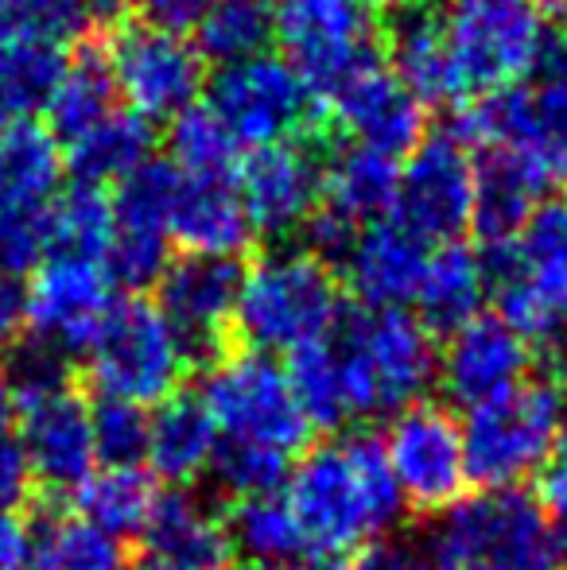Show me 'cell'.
Listing matches in <instances>:
<instances>
[{
  "mask_svg": "<svg viewBox=\"0 0 567 570\" xmlns=\"http://www.w3.org/2000/svg\"><path fill=\"white\" fill-rule=\"evenodd\" d=\"M31 528L20 512H0V570H28Z\"/></svg>",
  "mask_w": 567,
  "mask_h": 570,
  "instance_id": "cell-48",
  "label": "cell"
},
{
  "mask_svg": "<svg viewBox=\"0 0 567 570\" xmlns=\"http://www.w3.org/2000/svg\"><path fill=\"white\" fill-rule=\"evenodd\" d=\"M16 420H20V446L36 473V485L51 493H75L94 470V428L90 404L70 384L16 396Z\"/></svg>",
  "mask_w": 567,
  "mask_h": 570,
  "instance_id": "cell-18",
  "label": "cell"
},
{
  "mask_svg": "<svg viewBox=\"0 0 567 570\" xmlns=\"http://www.w3.org/2000/svg\"><path fill=\"white\" fill-rule=\"evenodd\" d=\"M393 214L424 245H454L475 226V148L459 128L431 132L409 151Z\"/></svg>",
  "mask_w": 567,
  "mask_h": 570,
  "instance_id": "cell-13",
  "label": "cell"
},
{
  "mask_svg": "<svg viewBox=\"0 0 567 570\" xmlns=\"http://www.w3.org/2000/svg\"><path fill=\"white\" fill-rule=\"evenodd\" d=\"M114 240V210L101 187L70 183L51 203V245L47 256H78V261H101L109 256Z\"/></svg>",
  "mask_w": 567,
  "mask_h": 570,
  "instance_id": "cell-40",
  "label": "cell"
},
{
  "mask_svg": "<svg viewBox=\"0 0 567 570\" xmlns=\"http://www.w3.org/2000/svg\"><path fill=\"white\" fill-rule=\"evenodd\" d=\"M334 120L346 128L350 144L378 148L385 156H409L424 140V106L420 98L393 75L389 67L373 62L358 78H350L334 98H326Z\"/></svg>",
  "mask_w": 567,
  "mask_h": 570,
  "instance_id": "cell-22",
  "label": "cell"
},
{
  "mask_svg": "<svg viewBox=\"0 0 567 570\" xmlns=\"http://www.w3.org/2000/svg\"><path fill=\"white\" fill-rule=\"evenodd\" d=\"M339 318V279L307 248H276L245 268L234 331L253 353L295 357L331 338Z\"/></svg>",
  "mask_w": 567,
  "mask_h": 570,
  "instance_id": "cell-3",
  "label": "cell"
},
{
  "mask_svg": "<svg viewBox=\"0 0 567 570\" xmlns=\"http://www.w3.org/2000/svg\"><path fill=\"white\" fill-rule=\"evenodd\" d=\"M167 151L183 179H234L242 144L211 106H190L167 128Z\"/></svg>",
  "mask_w": 567,
  "mask_h": 570,
  "instance_id": "cell-39",
  "label": "cell"
},
{
  "mask_svg": "<svg viewBox=\"0 0 567 570\" xmlns=\"http://www.w3.org/2000/svg\"><path fill=\"white\" fill-rule=\"evenodd\" d=\"M16 420V392L8 384L4 368H0V431H8V423Z\"/></svg>",
  "mask_w": 567,
  "mask_h": 570,
  "instance_id": "cell-51",
  "label": "cell"
},
{
  "mask_svg": "<svg viewBox=\"0 0 567 570\" xmlns=\"http://www.w3.org/2000/svg\"><path fill=\"white\" fill-rule=\"evenodd\" d=\"M211 0H140V12H144V23L151 28H164V31H187L198 23L203 8Z\"/></svg>",
  "mask_w": 567,
  "mask_h": 570,
  "instance_id": "cell-47",
  "label": "cell"
},
{
  "mask_svg": "<svg viewBox=\"0 0 567 570\" xmlns=\"http://www.w3.org/2000/svg\"><path fill=\"white\" fill-rule=\"evenodd\" d=\"M287 509L311 559L350 563L378 548L404 512L401 489L373 431L350 428L326 443H311L287 473Z\"/></svg>",
  "mask_w": 567,
  "mask_h": 570,
  "instance_id": "cell-2",
  "label": "cell"
},
{
  "mask_svg": "<svg viewBox=\"0 0 567 570\" xmlns=\"http://www.w3.org/2000/svg\"><path fill=\"white\" fill-rule=\"evenodd\" d=\"M234 179L253 233L265 237L284 240L303 233L323 206V159L303 140L250 151V159L237 164Z\"/></svg>",
  "mask_w": 567,
  "mask_h": 570,
  "instance_id": "cell-19",
  "label": "cell"
},
{
  "mask_svg": "<svg viewBox=\"0 0 567 570\" xmlns=\"http://www.w3.org/2000/svg\"><path fill=\"white\" fill-rule=\"evenodd\" d=\"M553 179L525 156L506 148L475 151V229L486 248L509 245L553 198Z\"/></svg>",
  "mask_w": 567,
  "mask_h": 570,
  "instance_id": "cell-24",
  "label": "cell"
},
{
  "mask_svg": "<svg viewBox=\"0 0 567 570\" xmlns=\"http://www.w3.org/2000/svg\"><path fill=\"white\" fill-rule=\"evenodd\" d=\"M397 187L401 164L378 148L346 144L323 164V210L339 214L358 229L385 222V214L397 206Z\"/></svg>",
  "mask_w": 567,
  "mask_h": 570,
  "instance_id": "cell-28",
  "label": "cell"
},
{
  "mask_svg": "<svg viewBox=\"0 0 567 570\" xmlns=\"http://www.w3.org/2000/svg\"><path fill=\"white\" fill-rule=\"evenodd\" d=\"M62 67V47L0 36V128L28 125L39 109H47Z\"/></svg>",
  "mask_w": 567,
  "mask_h": 570,
  "instance_id": "cell-34",
  "label": "cell"
},
{
  "mask_svg": "<svg viewBox=\"0 0 567 570\" xmlns=\"http://www.w3.org/2000/svg\"><path fill=\"white\" fill-rule=\"evenodd\" d=\"M428 245L401 222H373L354 237L342 272L365 311H404L428 268Z\"/></svg>",
  "mask_w": 567,
  "mask_h": 570,
  "instance_id": "cell-23",
  "label": "cell"
},
{
  "mask_svg": "<svg viewBox=\"0 0 567 570\" xmlns=\"http://www.w3.org/2000/svg\"><path fill=\"white\" fill-rule=\"evenodd\" d=\"M36 493V473L12 431H0V512H16Z\"/></svg>",
  "mask_w": 567,
  "mask_h": 570,
  "instance_id": "cell-45",
  "label": "cell"
},
{
  "mask_svg": "<svg viewBox=\"0 0 567 570\" xmlns=\"http://www.w3.org/2000/svg\"><path fill=\"white\" fill-rule=\"evenodd\" d=\"M82 357L86 384L98 392V400H121L137 407H159L167 396H175L183 373L190 368L179 334L148 299L117 303Z\"/></svg>",
  "mask_w": 567,
  "mask_h": 570,
  "instance_id": "cell-9",
  "label": "cell"
},
{
  "mask_svg": "<svg viewBox=\"0 0 567 570\" xmlns=\"http://www.w3.org/2000/svg\"><path fill=\"white\" fill-rule=\"evenodd\" d=\"M179 187V171L164 159H148L133 175L117 183L109 198L114 210V240H109L106 268L114 284L148 287L159 284L172 245V203Z\"/></svg>",
  "mask_w": 567,
  "mask_h": 570,
  "instance_id": "cell-16",
  "label": "cell"
},
{
  "mask_svg": "<svg viewBox=\"0 0 567 570\" xmlns=\"http://www.w3.org/2000/svg\"><path fill=\"white\" fill-rule=\"evenodd\" d=\"M381 446L404 509L439 517L462 501L470 478L462 458V431L447 407L424 400L404 407L401 415H393Z\"/></svg>",
  "mask_w": 567,
  "mask_h": 570,
  "instance_id": "cell-14",
  "label": "cell"
},
{
  "mask_svg": "<svg viewBox=\"0 0 567 570\" xmlns=\"http://www.w3.org/2000/svg\"><path fill=\"white\" fill-rule=\"evenodd\" d=\"M439 23L470 101L532 78L553 43L540 0H451Z\"/></svg>",
  "mask_w": 567,
  "mask_h": 570,
  "instance_id": "cell-5",
  "label": "cell"
},
{
  "mask_svg": "<svg viewBox=\"0 0 567 570\" xmlns=\"http://www.w3.org/2000/svg\"><path fill=\"white\" fill-rule=\"evenodd\" d=\"M156 501H159V489L144 470H109V465H98L75 489L78 520L114 535V540L144 535Z\"/></svg>",
  "mask_w": 567,
  "mask_h": 570,
  "instance_id": "cell-32",
  "label": "cell"
},
{
  "mask_svg": "<svg viewBox=\"0 0 567 570\" xmlns=\"http://www.w3.org/2000/svg\"><path fill=\"white\" fill-rule=\"evenodd\" d=\"M315 94L284 55H253L218 67L211 82V109L242 148H273L311 132Z\"/></svg>",
  "mask_w": 567,
  "mask_h": 570,
  "instance_id": "cell-11",
  "label": "cell"
},
{
  "mask_svg": "<svg viewBox=\"0 0 567 570\" xmlns=\"http://www.w3.org/2000/svg\"><path fill=\"white\" fill-rule=\"evenodd\" d=\"M567 428V392L556 381H525L470 407L462 423L467 478L482 489H517L540 473Z\"/></svg>",
  "mask_w": 567,
  "mask_h": 570,
  "instance_id": "cell-7",
  "label": "cell"
},
{
  "mask_svg": "<svg viewBox=\"0 0 567 570\" xmlns=\"http://www.w3.org/2000/svg\"><path fill=\"white\" fill-rule=\"evenodd\" d=\"M90 8L86 0H0V36L39 39L62 47L82 36Z\"/></svg>",
  "mask_w": 567,
  "mask_h": 570,
  "instance_id": "cell-43",
  "label": "cell"
},
{
  "mask_svg": "<svg viewBox=\"0 0 567 570\" xmlns=\"http://www.w3.org/2000/svg\"><path fill=\"white\" fill-rule=\"evenodd\" d=\"M62 190V148L39 125L0 128V198L55 203Z\"/></svg>",
  "mask_w": 567,
  "mask_h": 570,
  "instance_id": "cell-36",
  "label": "cell"
},
{
  "mask_svg": "<svg viewBox=\"0 0 567 570\" xmlns=\"http://www.w3.org/2000/svg\"><path fill=\"white\" fill-rule=\"evenodd\" d=\"M532 350L501 323L498 315H478L475 323L447 334L439 353L436 381L443 396L459 407H478L486 400H498L529 381Z\"/></svg>",
  "mask_w": 567,
  "mask_h": 570,
  "instance_id": "cell-20",
  "label": "cell"
},
{
  "mask_svg": "<svg viewBox=\"0 0 567 570\" xmlns=\"http://www.w3.org/2000/svg\"><path fill=\"white\" fill-rule=\"evenodd\" d=\"M389 59H393V75L409 86L420 98V106H451V101H467L462 82L454 75L451 51H447L443 23L439 12L428 8H412L401 12L389 28Z\"/></svg>",
  "mask_w": 567,
  "mask_h": 570,
  "instance_id": "cell-29",
  "label": "cell"
},
{
  "mask_svg": "<svg viewBox=\"0 0 567 570\" xmlns=\"http://www.w3.org/2000/svg\"><path fill=\"white\" fill-rule=\"evenodd\" d=\"M253 226L237 179H183L172 203V240L198 256H234L250 245Z\"/></svg>",
  "mask_w": 567,
  "mask_h": 570,
  "instance_id": "cell-26",
  "label": "cell"
},
{
  "mask_svg": "<svg viewBox=\"0 0 567 570\" xmlns=\"http://www.w3.org/2000/svg\"><path fill=\"white\" fill-rule=\"evenodd\" d=\"M121 4H125V0H86V8H90V12H117Z\"/></svg>",
  "mask_w": 567,
  "mask_h": 570,
  "instance_id": "cell-55",
  "label": "cell"
},
{
  "mask_svg": "<svg viewBox=\"0 0 567 570\" xmlns=\"http://www.w3.org/2000/svg\"><path fill=\"white\" fill-rule=\"evenodd\" d=\"M23 331V292L16 279L0 276V350H12Z\"/></svg>",
  "mask_w": 567,
  "mask_h": 570,
  "instance_id": "cell-50",
  "label": "cell"
},
{
  "mask_svg": "<svg viewBox=\"0 0 567 570\" xmlns=\"http://www.w3.org/2000/svg\"><path fill=\"white\" fill-rule=\"evenodd\" d=\"M226 532L229 543H234V556H242L245 563H257L268 570H292L311 559L284 493L234 501L226 512Z\"/></svg>",
  "mask_w": 567,
  "mask_h": 570,
  "instance_id": "cell-31",
  "label": "cell"
},
{
  "mask_svg": "<svg viewBox=\"0 0 567 570\" xmlns=\"http://www.w3.org/2000/svg\"><path fill=\"white\" fill-rule=\"evenodd\" d=\"M242 276L245 268L234 256L187 253L164 268L156 307L179 334L190 365H214L222 357V342L234 326L242 295Z\"/></svg>",
  "mask_w": 567,
  "mask_h": 570,
  "instance_id": "cell-17",
  "label": "cell"
},
{
  "mask_svg": "<svg viewBox=\"0 0 567 570\" xmlns=\"http://www.w3.org/2000/svg\"><path fill=\"white\" fill-rule=\"evenodd\" d=\"M424 559L431 570H553V520L521 489H482L443 512Z\"/></svg>",
  "mask_w": 567,
  "mask_h": 570,
  "instance_id": "cell-4",
  "label": "cell"
},
{
  "mask_svg": "<svg viewBox=\"0 0 567 570\" xmlns=\"http://www.w3.org/2000/svg\"><path fill=\"white\" fill-rule=\"evenodd\" d=\"M509 245L517 248L521 261L553 272H567V198H548Z\"/></svg>",
  "mask_w": 567,
  "mask_h": 570,
  "instance_id": "cell-44",
  "label": "cell"
},
{
  "mask_svg": "<svg viewBox=\"0 0 567 570\" xmlns=\"http://www.w3.org/2000/svg\"><path fill=\"white\" fill-rule=\"evenodd\" d=\"M151 159V125L133 109H117L109 120L67 144V164L86 187L101 183H121L140 164Z\"/></svg>",
  "mask_w": 567,
  "mask_h": 570,
  "instance_id": "cell-33",
  "label": "cell"
},
{
  "mask_svg": "<svg viewBox=\"0 0 567 570\" xmlns=\"http://www.w3.org/2000/svg\"><path fill=\"white\" fill-rule=\"evenodd\" d=\"M214 451H218V428H214L198 392H175L156 407V415H148L144 462L167 485H195L203 473H211Z\"/></svg>",
  "mask_w": 567,
  "mask_h": 570,
  "instance_id": "cell-27",
  "label": "cell"
},
{
  "mask_svg": "<svg viewBox=\"0 0 567 570\" xmlns=\"http://www.w3.org/2000/svg\"><path fill=\"white\" fill-rule=\"evenodd\" d=\"M106 67L114 75L117 98L129 101L137 117L175 120L198 106L206 86V59L179 31L151 28V23H125L109 39Z\"/></svg>",
  "mask_w": 567,
  "mask_h": 570,
  "instance_id": "cell-12",
  "label": "cell"
},
{
  "mask_svg": "<svg viewBox=\"0 0 567 570\" xmlns=\"http://www.w3.org/2000/svg\"><path fill=\"white\" fill-rule=\"evenodd\" d=\"M540 8H545V12H553L556 20L567 23V0H540Z\"/></svg>",
  "mask_w": 567,
  "mask_h": 570,
  "instance_id": "cell-54",
  "label": "cell"
},
{
  "mask_svg": "<svg viewBox=\"0 0 567 570\" xmlns=\"http://www.w3.org/2000/svg\"><path fill=\"white\" fill-rule=\"evenodd\" d=\"M195 31L203 59H214L218 67L245 62L265 55L268 39H276V8L273 0H211Z\"/></svg>",
  "mask_w": 567,
  "mask_h": 570,
  "instance_id": "cell-37",
  "label": "cell"
},
{
  "mask_svg": "<svg viewBox=\"0 0 567 570\" xmlns=\"http://www.w3.org/2000/svg\"><path fill=\"white\" fill-rule=\"evenodd\" d=\"M439 350L409 311H342L331 338L295 353L287 381L311 428L401 415L436 384Z\"/></svg>",
  "mask_w": 567,
  "mask_h": 570,
  "instance_id": "cell-1",
  "label": "cell"
},
{
  "mask_svg": "<svg viewBox=\"0 0 567 570\" xmlns=\"http://www.w3.org/2000/svg\"><path fill=\"white\" fill-rule=\"evenodd\" d=\"M51 245V203L0 198V276L16 279L36 272Z\"/></svg>",
  "mask_w": 567,
  "mask_h": 570,
  "instance_id": "cell-41",
  "label": "cell"
},
{
  "mask_svg": "<svg viewBox=\"0 0 567 570\" xmlns=\"http://www.w3.org/2000/svg\"><path fill=\"white\" fill-rule=\"evenodd\" d=\"M346 570H431V567L424 556H417V551L378 543V548H365L362 556L350 559Z\"/></svg>",
  "mask_w": 567,
  "mask_h": 570,
  "instance_id": "cell-49",
  "label": "cell"
},
{
  "mask_svg": "<svg viewBox=\"0 0 567 570\" xmlns=\"http://www.w3.org/2000/svg\"><path fill=\"white\" fill-rule=\"evenodd\" d=\"M117 114V86L106 67V55H78L67 62L47 98V117H51V136L62 144H75L90 128Z\"/></svg>",
  "mask_w": 567,
  "mask_h": 570,
  "instance_id": "cell-35",
  "label": "cell"
},
{
  "mask_svg": "<svg viewBox=\"0 0 567 570\" xmlns=\"http://www.w3.org/2000/svg\"><path fill=\"white\" fill-rule=\"evenodd\" d=\"M114 276L101 261L47 256L23 292V326L28 338L51 345L62 357L86 353L94 334L117 307Z\"/></svg>",
  "mask_w": 567,
  "mask_h": 570,
  "instance_id": "cell-15",
  "label": "cell"
},
{
  "mask_svg": "<svg viewBox=\"0 0 567 570\" xmlns=\"http://www.w3.org/2000/svg\"><path fill=\"white\" fill-rule=\"evenodd\" d=\"M229 570H268V567H257V563H234Z\"/></svg>",
  "mask_w": 567,
  "mask_h": 570,
  "instance_id": "cell-56",
  "label": "cell"
},
{
  "mask_svg": "<svg viewBox=\"0 0 567 570\" xmlns=\"http://www.w3.org/2000/svg\"><path fill=\"white\" fill-rule=\"evenodd\" d=\"M284 59L319 98H334L378 59V16L362 0H273Z\"/></svg>",
  "mask_w": 567,
  "mask_h": 570,
  "instance_id": "cell-10",
  "label": "cell"
},
{
  "mask_svg": "<svg viewBox=\"0 0 567 570\" xmlns=\"http://www.w3.org/2000/svg\"><path fill=\"white\" fill-rule=\"evenodd\" d=\"M459 132L470 148L478 144L525 156L553 179V187L567 183V36L548 43L532 78L514 90L478 98Z\"/></svg>",
  "mask_w": 567,
  "mask_h": 570,
  "instance_id": "cell-8",
  "label": "cell"
},
{
  "mask_svg": "<svg viewBox=\"0 0 567 570\" xmlns=\"http://www.w3.org/2000/svg\"><path fill=\"white\" fill-rule=\"evenodd\" d=\"M28 570H129L125 543L78 517H51L31 532Z\"/></svg>",
  "mask_w": 567,
  "mask_h": 570,
  "instance_id": "cell-38",
  "label": "cell"
},
{
  "mask_svg": "<svg viewBox=\"0 0 567 570\" xmlns=\"http://www.w3.org/2000/svg\"><path fill=\"white\" fill-rule=\"evenodd\" d=\"M144 556L167 559L183 570H229L234 567V543H229L226 520L198 501L190 489H167L159 493L151 520L144 528Z\"/></svg>",
  "mask_w": 567,
  "mask_h": 570,
  "instance_id": "cell-25",
  "label": "cell"
},
{
  "mask_svg": "<svg viewBox=\"0 0 567 570\" xmlns=\"http://www.w3.org/2000/svg\"><path fill=\"white\" fill-rule=\"evenodd\" d=\"M540 504L556 517L553 528H567V428L556 439L548 462L540 465Z\"/></svg>",
  "mask_w": 567,
  "mask_h": 570,
  "instance_id": "cell-46",
  "label": "cell"
},
{
  "mask_svg": "<svg viewBox=\"0 0 567 570\" xmlns=\"http://www.w3.org/2000/svg\"><path fill=\"white\" fill-rule=\"evenodd\" d=\"M490 295L482 253L467 245H439L428 256L424 279L417 292V311L428 334H454L459 326L475 323L482 315V303Z\"/></svg>",
  "mask_w": 567,
  "mask_h": 570,
  "instance_id": "cell-30",
  "label": "cell"
},
{
  "mask_svg": "<svg viewBox=\"0 0 567 570\" xmlns=\"http://www.w3.org/2000/svg\"><path fill=\"white\" fill-rule=\"evenodd\" d=\"M94 454L109 470H140L148 454V412L121 400H94L90 404Z\"/></svg>",
  "mask_w": 567,
  "mask_h": 570,
  "instance_id": "cell-42",
  "label": "cell"
},
{
  "mask_svg": "<svg viewBox=\"0 0 567 570\" xmlns=\"http://www.w3.org/2000/svg\"><path fill=\"white\" fill-rule=\"evenodd\" d=\"M198 396L218 428V443L253 446L295 462L315 435L287 368L265 353H222L214 365H206Z\"/></svg>",
  "mask_w": 567,
  "mask_h": 570,
  "instance_id": "cell-6",
  "label": "cell"
},
{
  "mask_svg": "<svg viewBox=\"0 0 567 570\" xmlns=\"http://www.w3.org/2000/svg\"><path fill=\"white\" fill-rule=\"evenodd\" d=\"M482 261L501 323L529 350H560L567 338V272L521 261L514 245L486 248Z\"/></svg>",
  "mask_w": 567,
  "mask_h": 570,
  "instance_id": "cell-21",
  "label": "cell"
},
{
  "mask_svg": "<svg viewBox=\"0 0 567 570\" xmlns=\"http://www.w3.org/2000/svg\"><path fill=\"white\" fill-rule=\"evenodd\" d=\"M129 570H183V567H175V563H167V559H156V556H144L137 567H129Z\"/></svg>",
  "mask_w": 567,
  "mask_h": 570,
  "instance_id": "cell-53",
  "label": "cell"
},
{
  "mask_svg": "<svg viewBox=\"0 0 567 570\" xmlns=\"http://www.w3.org/2000/svg\"><path fill=\"white\" fill-rule=\"evenodd\" d=\"M362 4H370L373 12H393V16H401V12H412V8H424V0H362Z\"/></svg>",
  "mask_w": 567,
  "mask_h": 570,
  "instance_id": "cell-52",
  "label": "cell"
}]
</instances>
